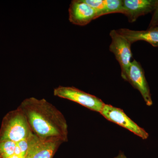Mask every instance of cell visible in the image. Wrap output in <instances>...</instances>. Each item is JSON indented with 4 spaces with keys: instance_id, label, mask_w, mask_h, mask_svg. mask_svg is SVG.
Instances as JSON below:
<instances>
[{
    "instance_id": "6da1fadb",
    "label": "cell",
    "mask_w": 158,
    "mask_h": 158,
    "mask_svg": "<svg viewBox=\"0 0 158 158\" xmlns=\"http://www.w3.org/2000/svg\"><path fill=\"white\" fill-rule=\"evenodd\" d=\"M19 108L37 137L59 138L64 142L68 141V125L65 117L46 100L29 98L24 100Z\"/></svg>"
},
{
    "instance_id": "7a4b0ae2",
    "label": "cell",
    "mask_w": 158,
    "mask_h": 158,
    "mask_svg": "<svg viewBox=\"0 0 158 158\" xmlns=\"http://www.w3.org/2000/svg\"><path fill=\"white\" fill-rule=\"evenodd\" d=\"M33 134L26 116L18 107L9 112L3 118L0 141L9 140L16 143Z\"/></svg>"
},
{
    "instance_id": "3957f363",
    "label": "cell",
    "mask_w": 158,
    "mask_h": 158,
    "mask_svg": "<svg viewBox=\"0 0 158 158\" xmlns=\"http://www.w3.org/2000/svg\"><path fill=\"white\" fill-rule=\"evenodd\" d=\"M54 94L58 97L75 102L89 110L99 113L105 105L98 98L74 87L59 86L54 89Z\"/></svg>"
},
{
    "instance_id": "277c9868",
    "label": "cell",
    "mask_w": 158,
    "mask_h": 158,
    "mask_svg": "<svg viewBox=\"0 0 158 158\" xmlns=\"http://www.w3.org/2000/svg\"><path fill=\"white\" fill-rule=\"evenodd\" d=\"M112 42L109 47L110 52L114 54L121 69V77L124 79L126 75L132 57L131 43L124 36L119 34L117 30L110 31Z\"/></svg>"
},
{
    "instance_id": "5b68a950",
    "label": "cell",
    "mask_w": 158,
    "mask_h": 158,
    "mask_svg": "<svg viewBox=\"0 0 158 158\" xmlns=\"http://www.w3.org/2000/svg\"><path fill=\"white\" fill-rule=\"evenodd\" d=\"M100 113L109 121L129 130L142 139H147L149 137L144 129L136 124L119 108L105 104Z\"/></svg>"
},
{
    "instance_id": "8992f818",
    "label": "cell",
    "mask_w": 158,
    "mask_h": 158,
    "mask_svg": "<svg viewBox=\"0 0 158 158\" xmlns=\"http://www.w3.org/2000/svg\"><path fill=\"white\" fill-rule=\"evenodd\" d=\"M123 80L128 81L141 93L148 106H152L153 102L149 85L147 81L144 69L139 62L134 60Z\"/></svg>"
},
{
    "instance_id": "52a82bcc",
    "label": "cell",
    "mask_w": 158,
    "mask_h": 158,
    "mask_svg": "<svg viewBox=\"0 0 158 158\" xmlns=\"http://www.w3.org/2000/svg\"><path fill=\"white\" fill-rule=\"evenodd\" d=\"M69 19L73 24L87 25L97 19L96 11L85 2V0H73L69 9Z\"/></svg>"
},
{
    "instance_id": "ba28073f",
    "label": "cell",
    "mask_w": 158,
    "mask_h": 158,
    "mask_svg": "<svg viewBox=\"0 0 158 158\" xmlns=\"http://www.w3.org/2000/svg\"><path fill=\"white\" fill-rule=\"evenodd\" d=\"M64 142L59 138L41 139L37 136L27 155L31 158H52L58 148Z\"/></svg>"
},
{
    "instance_id": "9c48e42d",
    "label": "cell",
    "mask_w": 158,
    "mask_h": 158,
    "mask_svg": "<svg viewBox=\"0 0 158 158\" xmlns=\"http://www.w3.org/2000/svg\"><path fill=\"white\" fill-rule=\"evenodd\" d=\"M156 0H123L122 14L133 23L142 15L151 13L154 10Z\"/></svg>"
},
{
    "instance_id": "30bf717a",
    "label": "cell",
    "mask_w": 158,
    "mask_h": 158,
    "mask_svg": "<svg viewBox=\"0 0 158 158\" xmlns=\"http://www.w3.org/2000/svg\"><path fill=\"white\" fill-rule=\"evenodd\" d=\"M117 31L131 44L136 41H144L154 47H158V26L149 28L145 31H134L121 28Z\"/></svg>"
},
{
    "instance_id": "8fae6325",
    "label": "cell",
    "mask_w": 158,
    "mask_h": 158,
    "mask_svg": "<svg viewBox=\"0 0 158 158\" xmlns=\"http://www.w3.org/2000/svg\"><path fill=\"white\" fill-rule=\"evenodd\" d=\"M36 137L37 136L33 133V135L28 138L16 142L15 150V154L27 156L29 148L36 139Z\"/></svg>"
},
{
    "instance_id": "7c38bea8",
    "label": "cell",
    "mask_w": 158,
    "mask_h": 158,
    "mask_svg": "<svg viewBox=\"0 0 158 158\" xmlns=\"http://www.w3.org/2000/svg\"><path fill=\"white\" fill-rule=\"evenodd\" d=\"M105 6V15L119 13L123 11V0H104Z\"/></svg>"
},
{
    "instance_id": "4fadbf2b",
    "label": "cell",
    "mask_w": 158,
    "mask_h": 158,
    "mask_svg": "<svg viewBox=\"0 0 158 158\" xmlns=\"http://www.w3.org/2000/svg\"><path fill=\"white\" fill-rule=\"evenodd\" d=\"M16 142L9 140L0 141V158H8L14 154Z\"/></svg>"
},
{
    "instance_id": "5bb4252c",
    "label": "cell",
    "mask_w": 158,
    "mask_h": 158,
    "mask_svg": "<svg viewBox=\"0 0 158 158\" xmlns=\"http://www.w3.org/2000/svg\"><path fill=\"white\" fill-rule=\"evenodd\" d=\"M85 2L93 8L97 12V18L105 15L104 0H85Z\"/></svg>"
},
{
    "instance_id": "9a60e30c",
    "label": "cell",
    "mask_w": 158,
    "mask_h": 158,
    "mask_svg": "<svg viewBox=\"0 0 158 158\" xmlns=\"http://www.w3.org/2000/svg\"><path fill=\"white\" fill-rule=\"evenodd\" d=\"M149 25V28L157 26L158 24V0H156L155 8Z\"/></svg>"
},
{
    "instance_id": "2e32d148",
    "label": "cell",
    "mask_w": 158,
    "mask_h": 158,
    "mask_svg": "<svg viewBox=\"0 0 158 158\" xmlns=\"http://www.w3.org/2000/svg\"><path fill=\"white\" fill-rule=\"evenodd\" d=\"M8 158H27V156H24L18 155L14 154L12 155Z\"/></svg>"
},
{
    "instance_id": "e0dca14e",
    "label": "cell",
    "mask_w": 158,
    "mask_h": 158,
    "mask_svg": "<svg viewBox=\"0 0 158 158\" xmlns=\"http://www.w3.org/2000/svg\"><path fill=\"white\" fill-rule=\"evenodd\" d=\"M114 158H127V157L126 156H125V155L124 154V153H123V152H119V153L118 154V155L116 157H115Z\"/></svg>"
},
{
    "instance_id": "ac0fdd59",
    "label": "cell",
    "mask_w": 158,
    "mask_h": 158,
    "mask_svg": "<svg viewBox=\"0 0 158 158\" xmlns=\"http://www.w3.org/2000/svg\"><path fill=\"white\" fill-rule=\"evenodd\" d=\"M27 158H31V157H30V156H29L28 155H27Z\"/></svg>"
},
{
    "instance_id": "d6986e66",
    "label": "cell",
    "mask_w": 158,
    "mask_h": 158,
    "mask_svg": "<svg viewBox=\"0 0 158 158\" xmlns=\"http://www.w3.org/2000/svg\"><path fill=\"white\" fill-rule=\"evenodd\" d=\"M157 26H158V24Z\"/></svg>"
}]
</instances>
